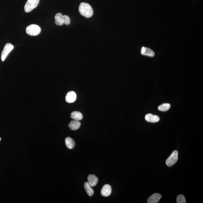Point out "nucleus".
I'll return each instance as SVG.
<instances>
[{"instance_id":"19","label":"nucleus","mask_w":203,"mask_h":203,"mask_svg":"<svg viewBox=\"0 0 203 203\" xmlns=\"http://www.w3.org/2000/svg\"><path fill=\"white\" fill-rule=\"evenodd\" d=\"M63 23L67 25L70 24L71 23L70 19L69 17L67 15L63 16Z\"/></svg>"},{"instance_id":"18","label":"nucleus","mask_w":203,"mask_h":203,"mask_svg":"<svg viewBox=\"0 0 203 203\" xmlns=\"http://www.w3.org/2000/svg\"><path fill=\"white\" fill-rule=\"evenodd\" d=\"M177 203H186L184 196L182 194L179 195L177 196Z\"/></svg>"},{"instance_id":"6","label":"nucleus","mask_w":203,"mask_h":203,"mask_svg":"<svg viewBox=\"0 0 203 203\" xmlns=\"http://www.w3.org/2000/svg\"><path fill=\"white\" fill-rule=\"evenodd\" d=\"M112 189L110 185L105 184L101 190L102 195L104 197H108L112 193Z\"/></svg>"},{"instance_id":"7","label":"nucleus","mask_w":203,"mask_h":203,"mask_svg":"<svg viewBox=\"0 0 203 203\" xmlns=\"http://www.w3.org/2000/svg\"><path fill=\"white\" fill-rule=\"evenodd\" d=\"M88 182L90 186L94 187L97 185L98 182V179L94 174H90L88 176Z\"/></svg>"},{"instance_id":"20","label":"nucleus","mask_w":203,"mask_h":203,"mask_svg":"<svg viewBox=\"0 0 203 203\" xmlns=\"http://www.w3.org/2000/svg\"><path fill=\"white\" fill-rule=\"evenodd\" d=\"M1 140V138H0V140Z\"/></svg>"},{"instance_id":"5","label":"nucleus","mask_w":203,"mask_h":203,"mask_svg":"<svg viewBox=\"0 0 203 203\" xmlns=\"http://www.w3.org/2000/svg\"><path fill=\"white\" fill-rule=\"evenodd\" d=\"M14 48V46L12 44L8 43L5 44L2 52L1 60L2 61H5L8 55L12 51Z\"/></svg>"},{"instance_id":"16","label":"nucleus","mask_w":203,"mask_h":203,"mask_svg":"<svg viewBox=\"0 0 203 203\" xmlns=\"http://www.w3.org/2000/svg\"><path fill=\"white\" fill-rule=\"evenodd\" d=\"M85 189L86 191L87 194L90 196H92L93 195L94 193V190L93 188H91V187L90 186L88 182H85L84 185Z\"/></svg>"},{"instance_id":"15","label":"nucleus","mask_w":203,"mask_h":203,"mask_svg":"<svg viewBox=\"0 0 203 203\" xmlns=\"http://www.w3.org/2000/svg\"><path fill=\"white\" fill-rule=\"evenodd\" d=\"M63 15L61 13L57 14L55 15V23L58 26H61L63 24Z\"/></svg>"},{"instance_id":"4","label":"nucleus","mask_w":203,"mask_h":203,"mask_svg":"<svg viewBox=\"0 0 203 203\" xmlns=\"http://www.w3.org/2000/svg\"><path fill=\"white\" fill-rule=\"evenodd\" d=\"M178 153L177 150L173 152L166 161V164L169 167H171L175 164L178 160Z\"/></svg>"},{"instance_id":"13","label":"nucleus","mask_w":203,"mask_h":203,"mask_svg":"<svg viewBox=\"0 0 203 203\" xmlns=\"http://www.w3.org/2000/svg\"><path fill=\"white\" fill-rule=\"evenodd\" d=\"M71 117L74 120L80 121L83 118V115L81 112L75 111L71 114Z\"/></svg>"},{"instance_id":"10","label":"nucleus","mask_w":203,"mask_h":203,"mask_svg":"<svg viewBox=\"0 0 203 203\" xmlns=\"http://www.w3.org/2000/svg\"><path fill=\"white\" fill-rule=\"evenodd\" d=\"M145 120L149 122L156 123L160 120L159 117L157 115H153L151 114H148L146 115Z\"/></svg>"},{"instance_id":"14","label":"nucleus","mask_w":203,"mask_h":203,"mask_svg":"<svg viewBox=\"0 0 203 203\" xmlns=\"http://www.w3.org/2000/svg\"><path fill=\"white\" fill-rule=\"evenodd\" d=\"M65 143L66 146L69 149L74 148L75 145V142H74V139L69 137L66 138Z\"/></svg>"},{"instance_id":"2","label":"nucleus","mask_w":203,"mask_h":203,"mask_svg":"<svg viewBox=\"0 0 203 203\" xmlns=\"http://www.w3.org/2000/svg\"><path fill=\"white\" fill-rule=\"evenodd\" d=\"M27 34L31 36L38 35L41 31V29L39 26L35 24H32L28 26L26 28Z\"/></svg>"},{"instance_id":"9","label":"nucleus","mask_w":203,"mask_h":203,"mask_svg":"<svg viewBox=\"0 0 203 203\" xmlns=\"http://www.w3.org/2000/svg\"><path fill=\"white\" fill-rule=\"evenodd\" d=\"M161 198V195L159 193H155L150 196L147 200L148 203H157L159 202Z\"/></svg>"},{"instance_id":"3","label":"nucleus","mask_w":203,"mask_h":203,"mask_svg":"<svg viewBox=\"0 0 203 203\" xmlns=\"http://www.w3.org/2000/svg\"><path fill=\"white\" fill-rule=\"evenodd\" d=\"M40 0H28L25 5L24 9L25 12H29L37 7Z\"/></svg>"},{"instance_id":"8","label":"nucleus","mask_w":203,"mask_h":203,"mask_svg":"<svg viewBox=\"0 0 203 203\" xmlns=\"http://www.w3.org/2000/svg\"><path fill=\"white\" fill-rule=\"evenodd\" d=\"M77 99V95L74 92L71 91L68 92L66 96L67 102L71 103L74 102Z\"/></svg>"},{"instance_id":"12","label":"nucleus","mask_w":203,"mask_h":203,"mask_svg":"<svg viewBox=\"0 0 203 203\" xmlns=\"http://www.w3.org/2000/svg\"><path fill=\"white\" fill-rule=\"evenodd\" d=\"M81 125V123L80 121L74 120L71 121L68 126L71 130L75 131L78 129L80 128Z\"/></svg>"},{"instance_id":"1","label":"nucleus","mask_w":203,"mask_h":203,"mask_svg":"<svg viewBox=\"0 0 203 203\" xmlns=\"http://www.w3.org/2000/svg\"><path fill=\"white\" fill-rule=\"evenodd\" d=\"M79 11L81 15L86 18H90L93 15V11L92 8L88 3H81L79 6Z\"/></svg>"},{"instance_id":"11","label":"nucleus","mask_w":203,"mask_h":203,"mask_svg":"<svg viewBox=\"0 0 203 203\" xmlns=\"http://www.w3.org/2000/svg\"><path fill=\"white\" fill-rule=\"evenodd\" d=\"M141 54L142 55L150 57H153L155 55L154 52L151 49L143 47L141 50Z\"/></svg>"},{"instance_id":"17","label":"nucleus","mask_w":203,"mask_h":203,"mask_svg":"<svg viewBox=\"0 0 203 203\" xmlns=\"http://www.w3.org/2000/svg\"><path fill=\"white\" fill-rule=\"evenodd\" d=\"M170 107V104L166 103V104H162L161 105L159 106L158 109V110L162 111V112H166V111L169 110Z\"/></svg>"}]
</instances>
